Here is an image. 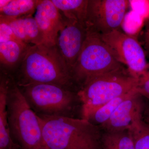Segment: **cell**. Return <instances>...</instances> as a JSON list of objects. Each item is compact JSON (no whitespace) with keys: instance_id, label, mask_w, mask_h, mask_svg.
<instances>
[{"instance_id":"4","label":"cell","mask_w":149,"mask_h":149,"mask_svg":"<svg viewBox=\"0 0 149 149\" xmlns=\"http://www.w3.org/2000/svg\"><path fill=\"white\" fill-rule=\"evenodd\" d=\"M138 76L125 67L86 80L77 91L81 118L87 120L96 109L136 89Z\"/></svg>"},{"instance_id":"1","label":"cell","mask_w":149,"mask_h":149,"mask_svg":"<svg viewBox=\"0 0 149 149\" xmlns=\"http://www.w3.org/2000/svg\"><path fill=\"white\" fill-rule=\"evenodd\" d=\"M14 79L19 86L48 83L77 91L72 74L56 46L30 45Z\"/></svg>"},{"instance_id":"25","label":"cell","mask_w":149,"mask_h":149,"mask_svg":"<svg viewBox=\"0 0 149 149\" xmlns=\"http://www.w3.org/2000/svg\"><path fill=\"white\" fill-rule=\"evenodd\" d=\"M39 149H52L50 148H49V147L47 146H46V145H45V144H44V145H43V146H42L41 147V148H39Z\"/></svg>"},{"instance_id":"5","label":"cell","mask_w":149,"mask_h":149,"mask_svg":"<svg viewBox=\"0 0 149 149\" xmlns=\"http://www.w3.org/2000/svg\"><path fill=\"white\" fill-rule=\"evenodd\" d=\"M32 109L37 115L74 117L81 103L77 91L48 83L19 86Z\"/></svg>"},{"instance_id":"24","label":"cell","mask_w":149,"mask_h":149,"mask_svg":"<svg viewBox=\"0 0 149 149\" xmlns=\"http://www.w3.org/2000/svg\"><path fill=\"white\" fill-rule=\"evenodd\" d=\"M10 0H1L0 1V9L3 8L4 7L7 5Z\"/></svg>"},{"instance_id":"3","label":"cell","mask_w":149,"mask_h":149,"mask_svg":"<svg viewBox=\"0 0 149 149\" xmlns=\"http://www.w3.org/2000/svg\"><path fill=\"white\" fill-rule=\"evenodd\" d=\"M7 110L11 138L20 149H39L44 145L41 125L12 75L8 74Z\"/></svg>"},{"instance_id":"14","label":"cell","mask_w":149,"mask_h":149,"mask_svg":"<svg viewBox=\"0 0 149 149\" xmlns=\"http://www.w3.org/2000/svg\"><path fill=\"white\" fill-rule=\"evenodd\" d=\"M8 74L1 72L0 82V149L19 148L11 138L7 110Z\"/></svg>"},{"instance_id":"9","label":"cell","mask_w":149,"mask_h":149,"mask_svg":"<svg viewBox=\"0 0 149 149\" xmlns=\"http://www.w3.org/2000/svg\"><path fill=\"white\" fill-rule=\"evenodd\" d=\"M63 16V24L56 46L71 72L82 50L88 29L78 21Z\"/></svg>"},{"instance_id":"2","label":"cell","mask_w":149,"mask_h":149,"mask_svg":"<svg viewBox=\"0 0 149 149\" xmlns=\"http://www.w3.org/2000/svg\"><path fill=\"white\" fill-rule=\"evenodd\" d=\"M44 143L52 149H102V131L82 118L37 115Z\"/></svg>"},{"instance_id":"27","label":"cell","mask_w":149,"mask_h":149,"mask_svg":"<svg viewBox=\"0 0 149 149\" xmlns=\"http://www.w3.org/2000/svg\"><path fill=\"white\" fill-rule=\"evenodd\" d=\"M14 149H20V148H16Z\"/></svg>"},{"instance_id":"8","label":"cell","mask_w":149,"mask_h":149,"mask_svg":"<svg viewBox=\"0 0 149 149\" xmlns=\"http://www.w3.org/2000/svg\"><path fill=\"white\" fill-rule=\"evenodd\" d=\"M101 37L118 61L127 67L130 72L139 76L146 70L148 63L145 52L135 37L120 30Z\"/></svg>"},{"instance_id":"22","label":"cell","mask_w":149,"mask_h":149,"mask_svg":"<svg viewBox=\"0 0 149 149\" xmlns=\"http://www.w3.org/2000/svg\"><path fill=\"white\" fill-rule=\"evenodd\" d=\"M149 101V98L147 99ZM143 118L145 121L149 124V105L146 107H144L143 113Z\"/></svg>"},{"instance_id":"18","label":"cell","mask_w":149,"mask_h":149,"mask_svg":"<svg viewBox=\"0 0 149 149\" xmlns=\"http://www.w3.org/2000/svg\"><path fill=\"white\" fill-rule=\"evenodd\" d=\"M38 1L34 0H10L7 5L0 9L1 16L17 18L32 15L36 10Z\"/></svg>"},{"instance_id":"12","label":"cell","mask_w":149,"mask_h":149,"mask_svg":"<svg viewBox=\"0 0 149 149\" xmlns=\"http://www.w3.org/2000/svg\"><path fill=\"white\" fill-rule=\"evenodd\" d=\"M8 23L19 41L29 45L44 44V37L35 17L32 15L10 18Z\"/></svg>"},{"instance_id":"21","label":"cell","mask_w":149,"mask_h":149,"mask_svg":"<svg viewBox=\"0 0 149 149\" xmlns=\"http://www.w3.org/2000/svg\"><path fill=\"white\" fill-rule=\"evenodd\" d=\"M13 40H19L8 22L2 17L0 16V43Z\"/></svg>"},{"instance_id":"11","label":"cell","mask_w":149,"mask_h":149,"mask_svg":"<svg viewBox=\"0 0 149 149\" xmlns=\"http://www.w3.org/2000/svg\"><path fill=\"white\" fill-rule=\"evenodd\" d=\"M35 18L44 37V45H56L59 32L63 24L61 12L52 0L38 1Z\"/></svg>"},{"instance_id":"23","label":"cell","mask_w":149,"mask_h":149,"mask_svg":"<svg viewBox=\"0 0 149 149\" xmlns=\"http://www.w3.org/2000/svg\"><path fill=\"white\" fill-rule=\"evenodd\" d=\"M145 45L147 49L149 50V29H147L144 35Z\"/></svg>"},{"instance_id":"10","label":"cell","mask_w":149,"mask_h":149,"mask_svg":"<svg viewBox=\"0 0 149 149\" xmlns=\"http://www.w3.org/2000/svg\"><path fill=\"white\" fill-rule=\"evenodd\" d=\"M142 96L133 91L116 109L109 120L99 127L102 132H115L128 130L135 118L143 111Z\"/></svg>"},{"instance_id":"17","label":"cell","mask_w":149,"mask_h":149,"mask_svg":"<svg viewBox=\"0 0 149 149\" xmlns=\"http://www.w3.org/2000/svg\"><path fill=\"white\" fill-rule=\"evenodd\" d=\"M143 113L137 116L128 130L135 149H149V124L143 118Z\"/></svg>"},{"instance_id":"26","label":"cell","mask_w":149,"mask_h":149,"mask_svg":"<svg viewBox=\"0 0 149 149\" xmlns=\"http://www.w3.org/2000/svg\"><path fill=\"white\" fill-rule=\"evenodd\" d=\"M149 63H148V68H147V69H149Z\"/></svg>"},{"instance_id":"20","label":"cell","mask_w":149,"mask_h":149,"mask_svg":"<svg viewBox=\"0 0 149 149\" xmlns=\"http://www.w3.org/2000/svg\"><path fill=\"white\" fill-rule=\"evenodd\" d=\"M136 91L146 98H149V68L138 76V83Z\"/></svg>"},{"instance_id":"19","label":"cell","mask_w":149,"mask_h":149,"mask_svg":"<svg viewBox=\"0 0 149 149\" xmlns=\"http://www.w3.org/2000/svg\"><path fill=\"white\" fill-rule=\"evenodd\" d=\"M135 90L128 94L116 98L105 104L92 113L87 120L94 125L98 126L105 123L109 120L110 118L120 104Z\"/></svg>"},{"instance_id":"16","label":"cell","mask_w":149,"mask_h":149,"mask_svg":"<svg viewBox=\"0 0 149 149\" xmlns=\"http://www.w3.org/2000/svg\"><path fill=\"white\" fill-rule=\"evenodd\" d=\"M101 144L102 149H135L128 130L102 132Z\"/></svg>"},{"instance_id":"7","label":"cell","mask_w":149,"mask_h":149,"mask_svg":"<svg viewBox=\"0 0 149 149\" xmlns=\"http://www.w3.org/2000/svg\"><path fill=\"white\" fill-rule=\"evenodd\" d=\"M130 4L127 0H88L86 28L101 35L120 30Z\"/></svg>"},{"instance_id":"6","label":"cell","mask_w":149,"mask_h":149,"mask_svg":"<svg viewBox=\"0 0 149 149\" xmlns=\"http://www.w3.org/2000/svg\"><path fill=\"white\" fill-rule=\"evenodd\" d=\"M123 67L124 65L118 61L102 40L100 34L88 30L82 50L71 73L78 90L90 78Z\"/></svg>"},{"instance_id":"13","label":"cell","mask_w":149,"mask_h":149,"mask_svg":"<svg viewBox=\"0 0 149 149\" xmlns=\"http://www.w3.org/2000/svg\"><path fill=\"white\" fill-rule=\"evenodd\" d=\"M29 45L19 40H10L0 43V61L2 72L9 73L21 62Z\"/></svg>"},{"instance_id":"15","label":"cell","mask_w":149,"mask_h":149,"mask_svg":"<svg viewBox=\"0 0 149 149\" xmlns=\"http://www.w3.org/2000/svg\"><path fill=\"white\" fill-rule=\"evenodd\" d=\"M62 15L73 19L86 27L88 0H52Z\"/></svg>"}]
</instances>
